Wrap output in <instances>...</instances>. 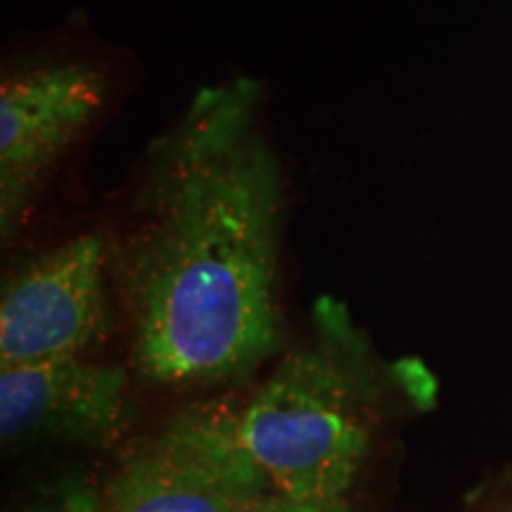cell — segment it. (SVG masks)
<instances>
[{"mask_svg":"<svg viewBox=\"0 0 512 512\" xmlns=\"http://www.w3.org/2000/svg\"><path fill=\"white\" fill-rule=\"evenodd\" d=\"M283 209L261 83L200 88L145 147L126 226L107 245L145 382L240 380L283 349Z\"/></svg>","mask_w":512,"mask_h":512,"instance_id":"obj_1","label":"cell"},{"mask_svg":"<svg viewBox=\"0 0 512 512\" xmlns=\"http://www.w3.org/2000/svg\"><path fill=\"white\" fill-rule=\"evenodd\" d=\"M375 384L366 339L335 299L316 306V342L287 354L235 408V432L275 491L337 501L368 456Z\"/></svg>","mask_w":512,"mask_h":512,"instance_id":"obj_2","label":"cell"},{"mask_svg":"<svg viewBox=\"0 0 512 512\" xmlns=\"http://www.w3.org/2000/svg\"><path fill=\"white\" fill-rule=\"evenodd\" d=\"M271 489L240 444L235 411L195 406L128 453L100 512H238Z\"/></svg>","mask_w":512,"mask_h":512,"instance_id":"obj_3","label":"cell"},{"mask_svg":"<svg viewBox=\"0 0 512 512\" xmlns=\"http://www.w3.org/2000/svg\"><path fill=\"white\" fill-rule=\"evenodd\" d=\"M107 76L81 60L8 74L0 86V230L10 242L55 166L91 128Z\"/></svg>","mask_w":512,"mask_h":512,"instance_id":"obj_4","label":"cell"},{"mask_svg":"<svg viewBox=\"0 0 512 512\" xmlns=\"http://www.w3.org/2000/svg\"><path fill=\"white\" fill-rule=\"evenodd\" d=\"M107 242L83 233L15 268L0 297V368L81 358L110 328Z\"/></svg>","mask_w":512,"mask_h":512,"instance_id":"obj_5","label":"cell"},{"mask_svg":"<svg viewBox=\"0 0 512 512\" xmlns=\"http://www.w3.org/2000/svg\"><path fill=\"white\" fill-rule=\"evenodd\" d=\"M126 373L81 358L0 368V437L5 444L95 441L128 420Z\"/></svg>","mask_w":512,"mask_h":512,"instance_id":"obj_6","label":"cell"},{"mask_svg":"<svg viewBox=\"0 0 512 512\" xmlns=\"http://www.w3.org/2000/svg\"><path fill=\"white\" fill-rule=\"evenodd\" d=\"M27 512H100V494L81 479H67Z\"/></svg>","mask_w":512,"mask_h":512,"instance_id":"obj_7","label":"cell"},{"mask_svg":"<svg viewBox=\"0 0 512 512\" xmlns=\"http://www.w3.org/2000/svg\"><path fill=\"white\" fill-rule=\"evenodd\" d=\"M238 512H349L347 498L318 501V498H297L283 491H266L242 505Z\"/></svg>","mask_w":512,"mask_h":512,"instance_id":"obj_8","label":"cell"},{"mask_svg":"<svg viewBox=\"0 0 512 512\" xmlns=\"http://www.w3.org/2000/svg\"><path fill=\"white\" fill-rule=\"evenodd\" d=\"M501 512H512V503H510V505H505V508H503Z\"/></svg>","mask_w":512,"mask_h":512,"instance_id":"obj_9","label":"cell"}]
</instances>
